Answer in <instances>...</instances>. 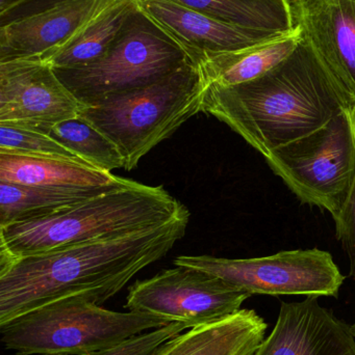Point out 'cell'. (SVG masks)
Masks as SVG:
<instances>
[{
  "instance_id": "obj_7",
  "label": "cell",
  "mask_w": 355,
  "mask_h": 355,
  "mask_svg": "<svg viewBox=\"0 0 355 355\" xmlns=\"http://www.w3.org/2000/svg\"><path fill=\"white\" fill-rule=\"evenodd\" d=\"M188 62L181 50L149 23L133 21L101 58L56 72L79 101L88 104L151 85Z\"/></svg>"
},
{
  "instance_id": "obj_25",
  "label": "cell",
  "mask_w": 355,
  "mask_h": 355,
  "mask_svg": "<svg viewBox=\"0 0 355 355\" xmlns=\"http://www.w3.org/2000/svg\"><path fill=\"white\" fill-rule=\"evenodd\" d=\"M67 0H6L0 4V23L12 22L48 10Z\"/></svg>"
},
{
  "instance_id": "obj_1",
  "label": "cell",
  "mask_w": 355,
  "mask_h": 355,
  "mask_svg": "<svg viewBox=\"0 0 355 355\" xmlns=\"http://www.w3.org/2000/svg\"><path fill=\"white\" fill-rule=\"evenodd\" d=\"M189 210L163 225L29 256L0 252V327L50 302L104 304L185 236Z\"/></svg>"
},
{
  "instance_id": "obj_26",
  "label": "cell",
  "mask_w": 355,
  "mask_h": 355,
  "mask_svg": "<svg viewBox=\"0 0 355 355\" xmlns=\"http://www.w3.org/2000/svg\"><path fill=\"white\" fill-rule=\"evenodd\" d=\"M4 1H6V0H0V4L3 3Z\"/></svg>"
},
{
  "instance_id": "obj_4",
  "label": "cell",
  "mask_w": 355,
  "mask_h": 355,
  "mask_svg": "<svg viewBox=\"0 0 355 355\" xmlns=\"http://www.w3.org/2000/svg\"><path fill=\"white\" fill-rule=\"evenodd\" d=\"M204 87L197 66L188 62L151 85L81 104L79 116L117 146L124 170L131 171L183 123L202 112Z\"/></svg>"
},
{
  "instance_id": "obj_19",
  "label": "cell",
  "mask_w": 355,
  "mask_h": 355,
  "mask_svg": "<svg viewBox=\"0 0 355 355\" xmlns=\"http://www.w3.org/2000/svg\"><path fill=\"white\" fill-rule=\"evenodd\" d=\"M138 14L135 0H126L106 12L68 45L37 56L49 62L54 70L91 64L112 47Z\"/></svg>"
},
{
  "instance_id": "obj_23",
  "label": "cell",
  "mask_w": 355,
  "mask_h": 355,
  "mask_svg": "<svg viewBox=\"0 0 355 355\" xmlns=\"http://www.w3.org/2000/svg\"><path fill=\"white\" fill-rule=\"evenodd\" d=\"M185 329L188 327L185 324L172 322L160 329L135 336L115 347L85 355H151L158 346L176 337Z\"/></svg>"
},
{
  "instance_id": "obj_24",
  "label": "cell",
  "mask_w": 355,
  "mask_h": 355,
  "mask_svg": "<svg viewBox=\"0 0 355 355\" xmlns=\"http://www.w3.org/2000/svg\"><path fill=\"white\" fill-rule=\"evenodd\" d=\"M333 219L336 237L349 258L350 275L355 281V177L341 210Z\"/></svg>"
},
{
  "instance_id": "obj_10",
  "label": "cell",
  "mask_w": 355,
  "mask_h": 355,
  "mask_svg": "<svg viewBox=\"0 0 355 355\" xmlns=\"http://www.w3.org/2000/svg\"><path fill=\"white\" fill-rule=\"evenodd\" d=\"M81 103L40 56L0 62V123L44 131L79 116Z\"/></svg>"
},
{
  "instance_id": "obj_17",
  "label": "cell",
  "mask_w": 355,
  "mask_h": 355,
  "mask_svg": "<svg viewBox=\"0 0 355 355\" xmlns=\"http://www.w3.org/2000/svg\"><path fill=\"white\" fill-rule=\"evenodd\" d=\"M120 177L87 164L54 157L0 153V182L53 187H97Z\"/></svg>"
},
{
  "instance_id": "obj_14",
  "label": "cell",
  "mask_w": 355,
  "mask_h": 355,
  "mask_svg": "<svg viewBox=\"0 0 355 355\" xmlns=\"http://www.w3.org/2000/svg\"><path fill=\"white\" fill-rule=\"evenodd\" d=\"M294 24L355 101V0H289Z\"/></svg>"
},
{
  "instance_id": "obj_2",
  "label": "cell",
  "mask_w": 355,
  "mask_h": 355,
  "mask_svg": "<svg viewBox=\"0 0 355 355\" xmlns=\"http://www.w3.org/2000/svg\"><path fill=\"white\" fill-rule=\"evenodd\" d=\"M204 87L202 112L226 124L264 157L355 107L352 96L302 37L286 60L254 80Z\"/></svg>"
},
{
  "instance_id": "obj_13",
  "label": "cell",
  "mask_w": 355,
  "mask_h": 355,
  "mask_svg": "<svg viewBox=\"0 0 355 355\" xmlns=\"http://www.w3.org/2000/svg\"><path fill=\"white\" fill-rule=\"evenodd\" d=\"M254 355H355L354 327L320 306L317 296L281 302L274 329Z\"/></svg>"
},
{
  "instance_id": "obj_21",
  "label": "cell",
  "mask_w": 355,
  "mask_h": 355,
  "mask_svg": "<svg viewBox=\"0 0 355 355\" xmlns=\"http://www.w3.org/2000/svg\"><path fill=\"white\" fill-rule=\"evenodd\" d=\"M42 132L56 139L90 166L108 172L124 168V160L117 146L79 114L51 125Z\"/></svg>"
},
{
  "instance_id": "obj_18",
  "label": "cell",
  "mask_w": 355,
  "mask_h": 355,
  "mask_svg": "<svg viewBox=\"0 0 355 355\" xmlns=\"http://www.w3.org/2000/svg\"><path fill=\"white\" fill-rule=\"evenodd\" d=\"M97 187H53L0 182V227L53 214L124 181Z\"/></svg>"
},
{
  "instance_id": "obj_8",
  "label": "cell",
  "mask_w": 355,
  "mask_h": 355,
  "mask_svg": "<svg viewBox=\"0 0 355 355\" xmlns=\"http://www.w3.org/2000/svg\"><path fill=\"white\" fill-rule=\"evenodd\" d=\"M173 263L175 266L191 267L212 273L251 295L338 298L345 281L333 256L319 248L285 250L251 259L179 256Z\"/></svg>"
},
{
  "instance_id": "obj_6",
  "label": "cell",
  "mask_w": 355,
  "mask_h": 355,
  "mask_svg": "<svg viewBox=\"0 0 355 355\" xmlns=\"http://www.w3.org/2000/svg\"><path fill=\"white\" fill-rule=\"evenodd\" d=\"M265 159L300 202L335 217L355 177V107L315 132L277 148Z\"/></svg>"
},
{
  "instance_id": "obj_27",
  "label": "cell",
  "mask_w": 355,
  "mask_h": 355,
  "mask_svg": "<svg viewBox=\"0 0 355 355\" xmlns=\"http://www.w3.org/2000/svg\"><path fill=\"white\" fill-rule=\"evenodd\" d=\"M354 327V335H355V323H354V327Z\"/></svg>"
},
{
  "instance_id": "obj_3",
  "label": "cell",
  "mask_w": 355,
  "mask_h": 355,
  "mask_svg": "<svg viewBox=\"0 0 355 355\" xmlns=\"http://www.w3.org/2000/svg\"><path fill=\"white\" fill-rule=\"evenodd\" d=\"M187 207L163 186L133 180L53 214L0 227V252L29 256L163 225Z\"/></svg>"
},
{
  "instance_id": "obj_16",
  "label": "cell",
  "mask_w": 355,
  "mask_h": 355,
  "mask_svg": "<svg viewBox=\"0 0 355 355\" xmlns=\"http://www.w3.org/2000/svg\"><path fill=\"white\" fill-rule=\"evenodd\" d=\"M302 33L294 31L261 45L236 51L212 52L202 54L198 71L206 83L233 87L249 83L281 64L297 47Z\"/></svg>"
},
{
  "instance_id": "obj_15",
  "label": "cell",
  "mask_w": 355,
  "mask_h": 355,
  "mask_svg": "<svg viewBox=\"0 0 355 355\" xmlns=\"http://www.w3.org/2000/svg\"><path fill=\"white\" fill-rule=\"evenodd\" d=\"M267 327L256 311L241 309L226 318L179 334L151 355H254L265 340Z\"/></svg>"
},
{
  "instance_id": "obj_12",
  "label": "cell",
  "mask_w": 355,
  "mask_h": 355,
  "mask_svg": "<svg viewBox=\"0 0 355 355\" xmlns=\"http://www.w3.org/2000/svg\"><path fill=\"white\" fill-rule=\"evenodd\" d=\"M126 0H67L0 28V62L43 55L68 45Z\"/></svg>"
},
{
  "instance_id": "obj_20",
  "label": "cell",
  "mask_w": 355,
  "mask_h": 355,
  "mask_svg": "<svg viewBox=\"0 0 355 355\" xmlns=\"http://www.w3.org/2000/svg\"><path fill=\"white\" fill-rule=\"evenodd\" d=\"M229 24L271 33L295 29L289 0H176Z\"/></svg>"
},
{
  "instance_id": "obj_11",
  "label": "cell",
  "mask_w": 355,
  "mask_h": 355,
  "mask_svg": "<svg viewBox=\"0 0 355 355\" xmlns=\"http://www.w3.org/2000/svg\"><path fill=\"white\" fill-rule=\"evenodd\" d=\"M135 3L140 16L176 45L194 66L204 52L236 51L286 35L241 28L176 0H135Z\"/></svg>"
},
{
  "instance_id": "obj_5",
  "label": "cell",
  "mask_w": 355,
  "mask_h": 355,
  "mask_svg": "<svg viewBox=\"0 0 355 355\" xmlns=\"http://www.w3.org/2000/svg\"><path fill=\"white\" fill-rule=\"evenodd\" d=\"M170 323L145 313L114 312L90 300L66 298L14 319L0 331L6 349L16 355H85Z\"/></svg>"
},
{
  "instance_id": "obj_9",
  "label": "cell",
  "mask_w": 355,
  "mask_h": 355,
  "mask_svg": "<svg viewBox=\"0 0 355 355\" xmlns=\"http://www.w3.org/2000/svg\"><path fill=\"white\" fill-rule=\"evenodd\" d=\"M250 296L212 273L175 266L135 282L129 287L125 308L193 329L236 314Z\"/></svg>"
},
{
  "instance_id": "obj_22",
  "label": "cell",
  "mask_w": 355,
  "mask_h": 355,
  "mask_svg": "<svg viewBox=\"0 0 355 355\" xmlns=\"http://www.w3.org/2000/svg\"><path fill=\"white\" fill-rule=\"evenodd\" d=\"M0 153L62 158L90 166L46 133L31 127L10 123H0Z\"/></svg>"
}]
</instances>
